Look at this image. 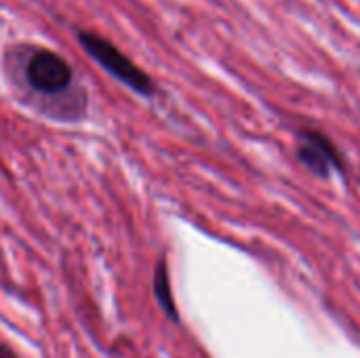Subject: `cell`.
<instances>
[{
	"instance_id": "5b68a950",
	"label": "cell",
	"mask_w": 360,
	"mask_h": 358,
	"mask_svg": "<svg viewBox=\"0 0 360 358\" xmlns=\"http://www.w3.org/2000/svg\"><path fill=\"white\" fill-rule=\"evenodd\" d=\"M0 358H17V354H15L8 346L0 344Z\"/></svg>"
},
{
	"instance_id": "3957f363",
	"label": "cell",
	"mask_w": 360,
	"mask_h": 358,
	"mask_svg": "<svg viewBox=\"0 0 360 358\" xmlns=\"http://www.w3.org/2000/svg\"><path fill=\"white\" fill-rule=\"evenodd\" d=\"M300 160L316 175H327L333 165H340L338 150L333 143L312 131L302 133V148H300Z\"/></svg>"
},
{
	"instance_id": "6da1fadb",
	"label": "cell",
	"mask_w": 360,
	"mask_h": 358,
	"mask_svg": "<svg viewBox=\"0 0 360 358\" xmlns=\"http://www.w3.org/2000/svg\"><path fill=\"white\" fill-rule=\"evenodd\" d=\"M78 42L99 65H103L114 78L124 82L131 91H135L139 95L154 93V80L137 63H133L122 51H118L110 40H105L103 36L93 34V32H80Z\"/></svg>"
},
{
	"instance_id": "277c9868",
	"label": "cell",
	"mask_w": 360,
	"mask_h": 358,
	"mask_svg": "<svg viewBox=\"0 0 360 358\" xmlns=\"http://www.w3.org/2000/svg\"><path fill=\"white\" fill-rule=\"evenodd\" d=\"M152 291H154V298H156L158 306L162 308V312H165L173 323H179V312H177V306H175V300H173L169 268H167V262H165V260H160V262L156 264L154 281H152Z\"/></svg>"
},
{
	"instance_id": "7a4b0ae2",
	"label": "cell",
	"mask_w": 360,
	"mask_h": 358,
	"mask_svg": "<svg viewBox=\"0 0 360 358\" xmlns=\"http://www.w3.org/2000/svg\"><path fill=\"white\" fill-rule=\"evenodd\" d=\"M23 80L40 97H55L72 87L74 74L61 55L49 49H32L23 63Z\"/></svg>"
}]
</instances>
